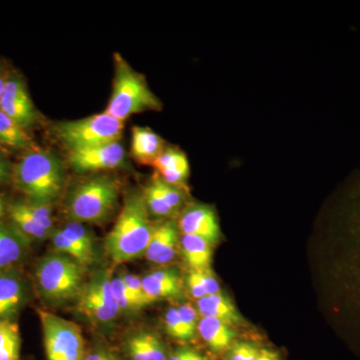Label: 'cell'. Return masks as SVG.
<instances>
[{
  "label": "cell",
  "instance_id": "cell-1",
  "mask_svg": "<svg viewBox=\"0 0 360 360\" xmlns=\"http://www.w3.org/2000/svg\"><path fill=\"white\" fill-rule=\"evenodd\" d=\"M153 233L143 195L135 191L127 195L115 226L106 236L105 250L116 264L144 255Z\"/></svg>",
  "mask_w": 360,
  "mask_h": 360
},
{
  "label": "cell",
  "instance_id": "cell-2",
  "mask_svg": "<svg viewBox=\"0 0 360 360\" xmlns=\"http://www.w3.org/2000/svg\"><path fill=\"white\" fill-rule=\"evenodd\" d=\"M14 186L30 202L49 205L58 198L65 172L58 158L47 151H28L13 168Z\"/></svg>",
  "mask_w": 360,
  "mask_h": 360
},
{
  "label": "cell",
  "instance_id": "cell-3",
  "mask_svg": "<svg viewBox=\"0 0 360 360\" xmlns=\"http://www.w3.org/2000/svg\"><path fill=\"white\" fill-rule=\"evenodd\" d=\"M115 65L112 94L104 112L124 122L135 113L161 110L162 104L149 89L146 77L135 71L122 54H115Z\"/></svg>",
  "mask_w": 360,
  "mask_h": 360
},
{
  "label": "cell",
  "instance_id": "cell-4",
  "mask_svg": "<svg viewBox=\"0 0 360 360\" xmlns=\"http://www.w3.org/2000/svg\"><path fill=\"white\" fill-rule=\"evenodd\" d=\"M84 265L68 255H46L35 266L39 292L51 302H65L79 295L84 288Z\"/></svg>",
  "mask_w": 360,
  "mask_h": 360
},
{
  "label": "cell",
  "instance_id": "cell-5",
  "mask_svg": "<svg viewBox=\"0 0 360 360\" xmlns=\"http://www.w3.org/2000/svg\"><path fill=\"white\" fill-rule=\"evenodd\" d=\"M118 186L115 179L98 176L75 187L68 196L66 210L75 222L103 221L117 205Z\"/></svg>",
  "mask_w": 360,
  "mask_h": 360
},
{
  "label": "cell",
  "instance_id": "cell-6",
  "mask_svg": "<svg viewBox=\"0 0 360 360\" xmlns=\"http://www.w3.org/2000/svg\"><path fill=\"white\" fill-rule=\"evenodd\" d=\"M123 129L124 122L103 112L84 120L59 123L56 131L59 139L73 151L120 141Z\"/></svg>",
  "mask_w": 360,
  "mask_h": 360
},
{
  "label": "cell",
  "instance_id": "cell-7",
  "mask_svg": "<svg viewBox=\"0 0 360 360\" xmlns=\"http://www.w3.org/2000/svg\"><path fill=\"white\" fill-rule=\"evenodd\" d=\"M45 352L49 360H82L84 340L79 326L75 322L45 310L37 309Z\"/></svg>",
  "mask_w": 360,
  "mask_h": 360
},
{
  "label": "cell",
  "instance_id": "cell-8",
  "mask_svg": "<svg viewBox=\"0 0 360 360\" xmlns=\"http://www.w3.org/2000/svg\"><path fill=\"white\" fill-rule=\"evenodd\" d=\"M0 110L25 129H30L39 120V113L20 75L11 73L7 77L6 89L0 101Z\"/></svg>",
  "mask_w": 360,
  "mask_h": 360
},
{
  "label": "cell",
  "instance_id": "cell-9",
  "mask_svg": "<svg viewBox=\"0 0 360 360\" xmlns=\"http://www.w3.org/2000/svg\"><path fill=\"white\" fill-rule=\"evenodd\" d=\"M124 148L120 141L94 148L70 151L71 167L77 172H99L118 167L124 160Z\"/></svg>",
  "mask_w": 360,
  "mask_h": 360
},
{
  "label": "cell",
  "instance_id": "cell-10",
  "mask_svg": "<svg viewBox=\"0 0 360 360\" xmlns=\"http://www.w3.org/2000/svg\"><path fill=\"white\" fill-rule=\"evenodd\" d=\"M27 283L16 269L0 271V321H13L28 302Z\"/></svg>",
  "mask_w": 360,
  "mask_h": 360
},
{
  "label": "cell",
  "instance_id": "cell-11",
  "mask_svg": "<svg viewBox=\"0 0 360 360\" xmlns=\"http://www.w3.org/2000/svg\"><path fill=\"white\" fill-rule=\"evenodd\" d=\"M179 229L182 234L200 236L212 245H214L220 236L217 213L208 205L188 206L180 217Z\"/></svg>",
  "mask_w": 360,
  "mask_h": 360
},
{
  "label": "cell",
  "instance_id": "cell-12",
  "mask_svg": "<svg viewBox=\"0 0 360 360\" xmlns=\"http://www.w3.org/2000/svg\"><path fill=\"white\" fill-rule=\"evenodd\" d=\"M179 233L172 220L153 226L150 240L146 248V258L156 264H167L174 258Z\"/></svg>",
  "mask_w": 360,
  "mask_h": 360
},
{
  "label": "cell",
  "instance_id": "cell-13",
  "mask_svg": "<svg viewBox=\"0 0 360 360\" xmlns=\"http://www.w3.org/2000/svg\"><path fill=\"white\" fill-rule=\"evenodd\" d=\"M30 241L13 224L0 222V271L15 269L27 255Z\"/></svg>",
  "mask_w": 360,
  "mask_h": 360
},
{
  "label": "cell",
  "instance_id": "cell-14",
  "mask_svg": "<svg viewBox=\"0 0 360 360\" xmlns=\"http://www.w3.org/2000/svg\"><path fill=\"white\" fill-rule=\"evenodd\" d=\"M167 148L165 139L148 127H132L131 155L137 162L153 165Z\"/></svg>",
  "mask_w": 360,
  "mask_h": 360
},
{
  "label": "cell",
  "instance_id": "cell-15",
  "mask_svg": "<svg viewBox=\"0 0 360 360\" xmlns=\"http://www.w3.org/2000/svg\"><path fill=\"white\" fill-rule=\"evenodd\" d=\"M198 311L202 317H212L227 326L238 323L239 315L231 300L221 292L206 295L198 300Z\"/></svg>",
  "mask_w": 360,
  "mask_h": 360
},
{
  "label": "cell",
  "instance_id": "cell-16",
  "mask_svg": "<svg viewBox=\"0 0 360 360\" xmlns=\"http://www.w3.org/2000/svg\"><path fill=\"white\" fill-rule=\"evenodd\" d=\"M0 146L25 150H37L32 136L18 122L0 110Z\"/></svg>",
  "mask_w": 360,
  "mask_h": 360
},
{
  "label": "cell",
  "instance_id": "cell-17",
  "mask_svg": "<svg viewBox=\"0 0 360 360\" xmlns=\"http://www.w3.org/2000/svg\"><path fill=\"white\" fill-rule=\"evenodd\" d=\"M212 243L200 236L182 234L181 246L184 257L191 270L208 269L212 257Z\"/></svg>",
  "mask_w": 360,
  "mask_h": 360
},
{
  "label": "cell",
  "instance_id": "cell-18",
  "mask_svg": "<svg viewBox=\"0 0 360 360\" xmlns=\"http://www.w3.org/2000/svg\"><path fill=\"white\" fill-rule=\"evenodd\" d=\"M198 330L208 347L214 352L229 347L236 336L227 324L212 317H202L198 322Z\"/></svg>",
  "mask_w": 360,
  "mask_h": 360
},
{
  "label": "cell",
  "instance_id": "cell-19",
  "mask_svg": "<svg viewBox=\"0 0 360 360\" xmlns=\"http://www.w3.org/2000/svg\"><path fill=\"white\" fill-rule=\"evenodd\" d=\"M131 360H167L160 340L151 333H141L129 341Z\"/></svg>",
  "mask_w": 360,
  "mask_h": 360
},
{
  "label": "cell",
  "instance_id": "cell-20",
  "mask_svg": "<svg viewBox=\"0 0 360 360\" xmlns=\"http://www.w3.org/2000/svg\"><path fill=\"white\" fill-rule=\"evenodd\" d=\"M7 212L14 226L18 227L25 236L28 238L37 239V240H44L49 236L51 232L45 229L37 221L27 210H25L23 202H13L7 206Z\"/></svg>",
  "mask_w": 360,
  "mask_h": 360
},
{
  "label": "cell",
  "instance_id": "cell-21",
  "mask_svg": "<svg viewBox=\"0 0 360 360\" xmlns=\"http://www.w3.org/2000/svg\"><path fill=\"white\" fill-rule=\"evenodd\" d=\"M79 302H78V310L82 314L96 319L99 322H110L117 316L120 310L112 309L110 305L94 295L89 288H82L79 293Z\"/></svg>",
  "mask_w": 360,
  "mask_h": 360
},
{
  "label": "cell",
  "instance_id": "cell-22",
  "mask_svg": "<svg viewBox=\"0 0 360 360\" xmlns=\"http://www.w3.org/2000/svg\"><path fill=\"white\" fill-rule=\"evenodd\" d=\"M20 342L18 323L0 321V360H20Z\"/></svg>",
  "mask_w": 360,
  "mask_h": 360
},
{
  "label": "cell",
  "instance_id": "cell-23",
  "mask_svg": "<svg viewBox=\"0 0 360 360\" xmlns=\"http://www.w3.org/2000/svg\"><path fill=\"white\" fill-rule=\"evenodd\" d=\"M141 283L146 304L160 298L176 297L182 292L181 283L160 281L151 274L144 276Z\"/></svg>",
  "mask_w": 360,
  "mask_h": 360
},
{
  "label": "cell",
  "instance_id": "cell-24",
  "mask_svg": "<svg viewBox=\"0 0 360 360\" xmlns=\"http://www.w3.org/2000/svg\"><path fill=\"white\" fill-rule=\"evenodd\" d=\"M61 232L82 253L85 264H91L94 259V241L84 226L79 222H70L61 229Z\"/></svg>",
  "mask_w": 360,
  "mask_h": 360
},
{
  "label": "cell",
  "instance_id": "cell-25",
  "mask_svg": "<svg viewBox=\"0 0 360 360\" xmlns=\"http://www.w3.org/2000/svg\"><path fill=\"white\" fill-rule=\"evenodd\" d=\"M142 195H143L148 213H153L155 217H172L175 213L174 210L167 205V201L161 195L160 191L156 188L153 181L144 188Z\"/></svg>",
  "mask_w": 360,
  "mask_h": 360
},
{
  "label": "cell",
  "instance_id": "cell-26",
  "mask_svg": "<svg viewBox=\"0 0 360 360\" xmlns=\"http://www.w3.org/2000/svg\"><path fill=\"white\" fill-rule=\"evenodd\" d=\"M153 167L158 172L165 169L191 170L186 153L175 148H165L163 153L156 158Z\"/></svg>",
  "mask_w": 360,
  "mask_h": 360
},
{
  "label": "cell",
  "instance_id": "cell-27",
  "mask_svg": "<svg viewBox=\"0 0 360 360\" xmlns=\"http://www.w3.org/2000/svg\"><path fill=\"white\" fill-rule=\"evenodd\" d=\"M151 181L155 184L156 188L160 191L167 205L174 210V212H176L184 205V200H186V196H184V193H182L180 187L168 184L158 174L155 175Z\"/></svg>",
  "mask_w": 360,
  "mask_h": 360
},
{
  "label": "cell",
  "instance_id": "cell-28",
  "mask_svg": "<svg viewBox=\"0 0 360 360\" xmlns=\"http://www.w3.org/2000/svg\"><path fill=\"white\" fill-rule=\"evenodd\" d=\"M165 328L168 335L180 340H189L194 335L186 328L184 322L180 319L179 309L172 307L167 310L165 317Z\"/></svg>",
  "mask_w": 360,
  "mask_h": 360
},
{
  "label": "cell",
  "instance_id": "cell-29",
  "mask_svg": "<svg viewBox=\"0 0 360 360\" xmlns=\"http://www.w3.org/2000/svg\"><path fill=\"white\" fill-rule=\"evenodd\" d=\"M51 239L54 248H56L59 253L68 255V257L77 260V262H79V264L84 265V266H86L84 257H82V253L71 243L70 239L66 238L61 231L52 232Z\"/></svg>",
  "mask_w": 360,
  "mask_h": 360
},
{
  "label": "cell",
  "instance_id": "cell-30",
  "mask_svg": "<svg viewBox=\"0 0 360 360\" xmlns=\"http://www.w3.org/2000/svg\"><path fill=\"white\" fill-rule=\"evenodd\" d=\"M122 277L127 292H129L130 300L134 305V309L146 305L141 279L139 276L130 274H124Z\"/></svg>",
  "mask_w": 360,
  "mask_h": 360
},
{
  "label": "cell",
  "instance_id": "cell-31",
  "mask_svg": "<svg viewBox=\"0 0 360 360\" xmlns=\"http://www.w3.org/2000/svg\"><path fill=\"white\" fill-rule=\"evenodd\" d=\"M25 210L27 212L37 220V222L45 229L52 231V225L53 219L51 217V210L49 205H41V203L23 202Z\"/></svg>",
  "mask_w": 360,
  "mask_h": 360
},
{
  "label": "cell",
  "instance_id": "cell-32",
  "mask_svg": "<svg viewBox=\"0 0 360 360\" xmlns=\"http://www.w3.org/2000/svg\"><path fill=\"white\" fill-rule=\"evenodd\" d=\"M111 288H112L113 296H115L116 304L120 310L134 309V305L130 300L129 292H127L122 276L111 279Z\"/></svg>",
  "mask_w": 360,
  "mask_h": 360
},
{
  "label": "cell",
  "instance_id": "cell-33",
  "mask_svg": "<svg viewBox=\"0 0 360 360\" xmlns=\"http://www.w3.org/2000/svg\"><path fill=\"white\" fill-rule=\"evenodd\" d=\"M258 352L259 350L250 343H238L232 347L231 354H229V360H255Z\"/></svg>",
  "mask_w": 360,
  "mask_h": 360
},
{
  "label": "cell",
  "instance_id": "cell-34",
  "mask_svg": "<svg viewBox=\"0 0 360 360\" xmlns=\"http://www.w3.org/2000/svg\"><path fill=\"white\" fill-rule=\"evenodd\" d=\"M177 309H179L180 319L184 322L186 328H188L193 335H195L198 324V310L194 309L193 305L191 304L181 305V307H179Z\"/></svg>",
  "mask_w": 360,
  "mask_h": 360
},
{
  "label": "cell",
  "instance_id": "cell-35",
  "mask_svg": "<svg viewBox=\"0 0 360 360\" xmlns=\"http://www.w3.org/2000/svg\"><path fill=\"white\" fill-rule=\"evenodd\" d=\"M196 271L198 272L201 283H202L203 286H205L206 295H215V293L221 292V291H220L219 281H217V279L215 278V276H213L210 269L196 270Z\"/></svg>",
  "mask_w": 360,
  "mask_h": 360
},
{
  "label": "cell",
  "instance_id": "cell-36",
  "mask_svg": "<svg viewBox=\"0 0 360 360\" xmlns=\"http://www.w3.org/2000/svg\"><path fill=\"white\" fill-rule=\"evenodd\" d=\"M187 286H188L191 295L196 300H200L206 296L205 286L201 283L200 277L196 270H191V274L187 276Z\"/></svg>",
  "mask_w": 360,
  "mask_h": 360
},
{
  "label": "cell",
  "instance_id": "cell-37",
  "mask_svg": "<svg viewBox=\"0 0 360 360\" xmlns=\"http://www.w3.org/2000/svg\"><path fill=\"white\" fill-rule=\"evenodd\" d=\"M167 360H206L205 357L198 354L195 350L189 349V348H181L176 350L174 354L170 355Z\"/></svg>",
  "mask_w": 360,
  "mask_h": 360
},
{
  "label": "cell",
  "instance_id": "cell-38",
  "mask_svg": "<svg viewBox=\"0 0 360 360\" xmlns=\"http://www.w3.org/2000/svg\"><path fill=\"white\" fill-rule=\"evenodd\" d=\"M0 151V184H6L13 177V168Z\"/></svg>",
  "mask_w": 360,
  "mask_h": 360
},
{
  "label": "cell",
  "instance_id": "cell-39",
  "mask_svg": "<svg viewBox=\"0 0 360 360\" xmlns=\"http://www.w3.org/2000/svg\"><path fill=\"white\" fill-rule=\"evenodd\" d=\"M84 360H118L115 355L105 350H99L90 354L89 356L85 357Z\"/></svg>",
  "mask_w": 360,
  "mask_h": 360
},
{
  "label": "cell",
  "instance_id": "cell-40",
  "mask_svg": "<svg viewBox=\"0 0 360 360\" xmlns=\"http://www.w3.org/2000/svg\"><path fill=\"white\" fill-rule=\"evenodd\" d=\"M278 354L269 349H262L258 352L257 359L255 360H276L278 359Z\"/></svg>",
  "mask_w": 360,
  "mask_h": 360
},
{
  "label": "cell",
  "instance_id": "cell-41",
  "mask_svg": "<svg viewBox=\"0 0 360 360\" xmlns=\"http://www.w3.org/2000/svg\"><path fill=\"white\" fill-rule=\"evenodd\" d=\"M8 75H6L4 70L0 66V101H1L2 94H4V89H6V80Z\"/></svg>",
  "mask_w": 360,
  "mask_h": 360
},
{
  "label": "cell",
  "instance_id": "cell-42",
  "mask_svg": "<svg viewBox=\"0 0 360 360\" xmlns=\"http://www.w3.org/2000/svg\"><path fill=\"white\" fill-rule=\"evenodd\" d=\"M6 202H4V198H2L1 195H0V219H1V217H4V212H6ZM1 222V221H0Z\"/></svg>",
  "mask_w": 360,
  "mask_h": 360
},
{
  "label": "cell",
  "instance_id": "cell-43",
  "mask_svg": "<svg viewBox=\"0 0 360 360\" xmlns=\"http://www.w3.org/2000/svg\"><path fill=\"white\" fill-rule=\"evenodd\" d=\"M0 151H2V153H6V150H4V148H1V146H0Z\"/></svg>",
  "mask_w": 360,
  "mask_h": 360
}]
</instances>
